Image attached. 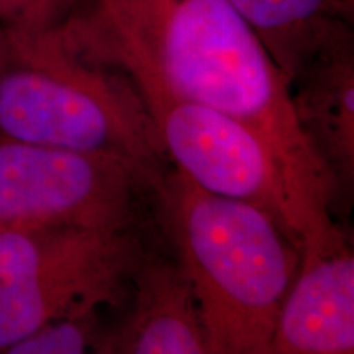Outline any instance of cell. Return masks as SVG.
<instances>
[{
  "label": "cell",
  "instance_id": "30bf717a",
  "mask_svg": "<svg viewBox=\"0 0 354 354\" xmlns=\"http://www.w3.org/2000/svg\"><path fill=\"white\" fill-rule=\"evenodd\" d=\"M287 82L322 44L353 30L354 0H230Z\"/></svg>",
  "mask_w": 354,
  "mask_h": 354
},
{
  "label": "cell",
  "instance_id": "5b68a950",
  "mask_svg": "<svg viewBox=\"0 0 354 354\" xmlns=\"http://www.w3.org/2000/svg\"><path fill=\"white\" fill-rule=\"evenodd\" d=\"M161 176L112 154L0 138V232L138 225Z\"/></svg>",
  "mask_w": 354,
  "mask_h": 354
},
{
  "label": "cell",
  "instance_id": "6da1fadb",
  "mask_svg": "<svg viewBox=\"0 0 354 354\" xmlns=\"http://www.w3.org/2000/svg\"><path fill=\"white\" fill-rule=\"evenodd\" d=\"M56 28L141 97L194 102L251 128L276 159L300 240L333 223L335 185L300 131L289 82L230 0H79Z\"/></svg>",
  "mask_w": 354,
  "mask_h": 354
},
{
  "label": "cell",
  "instance_id": "8fae6325",
  "mask_svg": "<svg viewBox=\"0 0 354 354\" xmlns=\"http://www.w3.org/2000/svg\"><path fill=\"white\" fill-rule=\"evenodd\" d=\"M104 307L66 313L21 338L6 354H84L99 353L109 323Z\"/></svg>",
  "mask_w": 354,
  "mask_h": 354
},
{
  "label": "cell",
  "instance_id": "4fadbf2b",
  "mask_svg": "<svg viewBox=\"0 0 354 354\" xmlns=\"http://www.w3.org/2000/svg\"><path fill=\"white\" fill-rule=\"evenodd\" d=\"M0 24L32 30L28 15L20 0H0Z\"/></svg>",
  "mask_w": 354,
  "mask_h": 354
},
{
  "label": "cell",
  "instance_id": "7a4b0ae2",
  "mask_svg": "<svg viewBox=\"0 0 354 354\" xmlns=\"http://www.w3.org/2000/svg\"><path fill=\"white\" fill-rule=\"evenodd\" d=\"M158 218L196 295L209 354H271L300 245L251 203L215 196L172 167L154 185Z\"/></svg>",
  "mask_w": 354,
  "mask_h": 354
},
{
  "label": "cell",
  "instance_id": "9c48e42d",
  "mask_svg": "<svg viewBox=\"0 0 354 354\" xmlns=\"http://www.w3.org/2000/svg\"><path fill=\"white\" fill-rule=\"evenodd\" d=\"M290 105L305 141L335 185L336 202L354 189V33L322 44L289 81Z\"/></svg>",
  "mask_w": 354,
  "mask_h": 354
},
{
  "label": "cell",
  "instance_id": "277c9868",
  "mask_svg": "<svg viewBox=\"0 0 354 354\" xmlns=\"http://www.w3.org/2000/svg\"><path fill=\"white\" fill-rule=\"evenodd\" d=\"M143 225L0 232V353L46 322L118 307L146 253Z\"/></svg>",
  "mask_w": 354,
  "mask_h": 354
},
{
  "label": "cell",
  "instance_id": "ba28073f",
  "mask_svg": "<svg viewBox=\"0 0 354 354\" xmlns=\"http://www.w3.org/2000/svg\"><path fill=\"white\" fill-rule=\"evenodd\" d=\"M125 302L120 320L105 330L100 354H209L197 299L176 256L146 250Z\"/></svg>",
  "mask_w": 354,
  "mask_h": 354
},
{
  "label": "cell",
  "instance_id": "7c38bea8",
  "mask_svg": "<svg viewBox=\"0 0 354 354\" xmlns=\"http://www.w3.org/2000/svg\"><path fill=\"white\" fill-rule=\"evenodd\" d=\"M28 15L30 28L50 30L59 26L76 8L79 0H20Z\"/></svg>",
  "mask_w": 354,
  "mask_h": 354
},
{
  "label": "cell",
  "instance_id": "8992f818",
  "mask_svg": "<svg viewBox=\"0 0 354 354\" xmlns=\"http://www.w3.org/2000/svg\"><path fill=\"white\" fill-rule=\"evenodd\" d=\"M141 99L166 161L207 192L264 210L300 245L299 220L276 159L251 128L194 102Z\"/></svg>",
  "mask_w": 354,
  "mask_h": 354
},
{
  "label": "cell",
  "instance_id": "52a82bcc",
  "mask_svg": "<svg viewBox=\"0 0 354 354\" xmlns=\"http://www.w3.org/2000/svg\"><path fill=\"white\" fill-rule=\"evenodd\" d=\"M354 351V253L338 223L305 234L274 328L271 354Z\"/></svg>",
  "mask_w": 354,
  "mask_h": 354
},
{
  "label": "cell",
  "instance_id": "3957f363",
  "mask_svg": "<svg viewBox=\"0 0 354 354\" xmlns=\"http://www.w3.org/2000/svg\"><path fill=\"white\" fill-rule=\"evenodd\" d=\"M0 138L166 171L156 128L130 79L84 56L57 28L0 24Z\"/></svg>",
  "mask_w": 354,
  "mask_h": 354
}]
</instances>
